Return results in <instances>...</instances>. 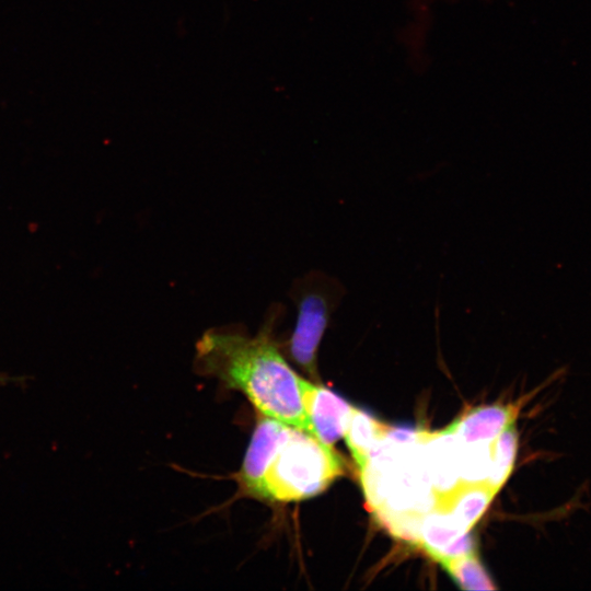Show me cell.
<instances>
[{
    "instance_id": "cell-1",
    "label": "cell",
    "mask_w": 591,
    "mask_h": 591,
    "mask_svg": "<svg viewBox=\"0 0 591 591\" xmlns=\"http://www.w3.org/2000/svg\"><path fill=\"white\" fill-rule=\"evenodd\" d=\"M278 313L271 311L255 336L236 326L208 329L196 344L195 364L200 373L242 392L262 416L309 432L303 378L283 358L273 336Z\"/></svg>"
},
{
    "instance_id": "cell-2",
    "label": "cell",
    "mask_w": 591,
    "mask_h": 591,
    "mask_svg": "<svg viewBox=\"0 0 591 591\" xmlns=\"http://www.w3.org/2000/svg\"><path fill=\"white\" fill-rule=\"evenodd\" d=\"M343 474V460L332 445L260 415L237 479L246 495L287 503L323 493Z\"/></svg>"
},
{
    "instance_id": "cell-3",
    "label": "cell",
    "mask_w": 591,
    "mask_h": 591,
    "mask_svg": "<svg viewBox=\"0 0 591 591\" xmlns=\"http://www.w3.org/2000/svg\"><path fill=\"white\" fill-rule=\"evenodd\" d=\"M343 294V286L320 271L309 273L291 287L290 297L298 316L287 350L290 358L311 375L316 373L317 349Z\"/></svg>"
},
{
    "instance_id": "cell-4",
    "label": "cell",
    "mask_w": 591,
    "mask_h": 591,
    "mask_svg": "<svg viewBox=\"0 0 591 591\" xmlns=\"http://www.w3.org/2000/svg\"><path fill=\"white\" fill-rule=\"evenodd\" d=\"M301 395L309 432L333 447L344 436L354 406L331 390L304 379Z\"/></svg>"
},
{
    "instance_id": "cell-5",
    "label": "cell",
    "mask_w": 591,
    "mask_h": 591,
    "mask_svg": "<svg viewBox=\"0 0 591 591\" xmlns=\"http://www.w3.org/2000/svg\"><path fill=\"white\" fill-rule=\"evenodd\" d=\"M437 563L475 551L474 541L445 510L432 506L421 515L416 543Z\"/></svg>"
},
{
    "instance_id": "cell-6",
    "label": "cell",
    "mask_w": 591,
    "mask_h": 591,
    "mask_svg": "<svg viewBox=\"0 0 591 591\" xmlns=\"http://www.w3.org/2000/svg\"><path fill=\"white\" fill-rule=\"evenodd\" d=\"M520 403L489 405L471 409L441 430L460 445L490 444L505 429L515 424Z\"/></svg>"
},
{
    "instance_id": "cell-7",
    "label": "cell",
    "mask_w": 591,
    "mask_h": 591,
    "mask_svg": "<svg viewBox=\"0 0 591 591\" xmlns=\"http://www.w3.org/2000/svg\"><path fill=\"white\" fill-rule=\"evenodd\" d=\"M498 494L486 480H460L434 497L433 506L449 512L464 532H468Z\"/></svg>"
},
{
    "instance_id": "cell-8",
    "label": "cell",
    "mask_w": 591,
    "mask_h": 591,
    "mask_svg": "<svg viewBox=\"0 0 591 591\" xmlns=\"http://www.w3.org/2000/svg\"><path fill=\"white\" fill-rule=\"evenodd\" d=\"M391 430L367 413L352 408L343 437L360 474L366 471L372 455L381 448Z\"/></svg>"
},
{
    "instance_id": "cell-9",
    "label": "cell",
    "mask_w": 591,
    "mask_h": 591,
    "mask_svg": "<svg viewBox=\"0 0 591 591\" xmlns=\"http://www.w3.org/2000/svg\"><path fill=\"white\" fill-rule=\"evenodd\" d=\"M518 450L515 424L505 429L489 445V465L486 482L497 491L511 475Z\"/></svg>"
},
{
    "instance_id": "cell-10",
    "label": "cell",
    "mask_w": 591,
    "mask_h": 591,
    "mask_svg": "<svg viewBox=\"0 0 591 591\" xmlns=\"http://www.w3.org/2000/svg\"><path fill=\"white\" fill-rule=\"evenodd\" d=\"M438 563L461 589H496L475 551L461 556L444 558Z\"/></svg>"
},
{
    "instance_id": "cell-11",
    "label": "cell",
    "mask_w": 591,
    "mask_h": 591,
    "mask_svg": "<svg viewBox=\"0 0 591 591\" xmlns=\"http://www.w3.org/2000/svg\"><path fill=\"white\" fill-rule=\"evenodd\" d=\"M19 380H20L19 378L9 376L5 373H0V385H4L10 382H14V383L24 382V381H19Z\"/></svg>"
}]
</instances>
